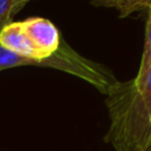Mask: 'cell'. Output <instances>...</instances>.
Returning <instances> with one entry per match:
<instances>
[{
    "mask_svg": "<svg viewBox=\"0 0 151 151\" xmlns=\"http://www.w3.org/2000/svg\"><path fill=\"white\" fill-rule=\"evenodd\" d=\"M21 23L36 53L33 60L47 58L58 49L63 37L52 21L44 17H29Z\"/></svg>",
    "mask_w": 151,
    "mask_h": 151,
    "instance_id": "3",
    "label": "cell"
},
{
    "mask_svg": "<svg viewBox=\"0 0 151 151\" xmlns=\"http://www.w3.org/2000/svg\"><path fill=\"white\" fill-rule=\"evenodd\" d=\"M145 151H151V143L149 145V146H147V149H146V150H145Z\"/></svg>",
    "mask_w": 151,
    "mask_h": 151,
    "instance_id": "9",
    "label": "cell"
},
{
    "mask_svg": "<svg viewBox=\"0 0 151 151\" xmlns=\"http://www.w3.org/2000/svg\"><path fill=\"white\" fill-rule=\"evenodd\" d=\"M110 126L105 141L115 151H145L151 143V73L141 86L119 82L106 94Z\"/></svg>",
    "mask_w": 151,
    "mask_h": 151,
    "instance_id": "1",
    "label": "cell"
},
{
    "mask_svg": "<svg viewBox=\"0 0 151 151\" xmlns=\"http://www.w3.org/2000/svg\"><path fill=\"white\" fill-rule=\"evenodd\" d=\"M15 16V0H0V32L9 23Z\"/></svg>",
    "mask_w": 151,
    "mask_h": 151,
    "instance_id": "7",
    "label": "cell"
},
{
    "mask_svg": "<svg viewBox=\"0 0 151 151\" xmlns=\"http://www.w3.org/2000/svg\"><path fill=\"white\" fill-rule=\"evenodd\" d=\"M147 11H149V17H147V24H146V40H145L143 55H142L138 74L134 78V81H135V83L138 86H141L151 73V3L149 8H147Z\"/></svg>",
    "mask_w": 151,
    "mask_h": 151,
    "instance_id": "6",
    "label": "cell"
},
{
    "mask_svg": "<svg viewBox=\"0 0 151 151\" xmlns=\"http://www.w3.org/2000/svg\"><path fill=\"white\" fill-rule=\"evenodd\" d=\"M31 0H15V15L19 12V11H21L24 7H25L27 3H29Z\"/></svg>",
    "mask_w": 151,
    "mask_h": 151,
    "instance_id": "8",
    "label": "cell"
},
{
    "mask_svg": "<svg viewBox=\"0 0 151 151\" xmlns=\"http://www.w3.org/2000/svg\"><path fill=\"white\" fill-rule=\"evenodd\" d=\"M0 45L15 55L28 58H36L33 45L21 21L9 23L0 32Z\"/></svg>",
    "mask_w": 151,
    "mask_h": 151,
    "instance_id": "4",
    "label": "cell"
},
{
    "mask_svg": "<svg viewBox=\"0 0 151 151\" xmlns=\"http://www.w3.org/2000/svg\"><path fill=\"white\" fill-rule=\"evenodd\" d=\"M90 1L101 7L114 8L118 11L121 17H126L134 12L147 9L151 0H90Z\"/></svg>",
    "mask_w": 151,
    "mask_h": 151,
    "instance_id": "5",
    "label": "cell"
},
{
    "mask_svg": "<svg viewBox=\"0 0 151 151\" xmlns=\"http://www.w3.org/2000/svg\"><path fill=\"white\" fill-rule=\"evenodd\" d=\"M17 66H44V68H52L65 72L89 82L105 96L118 82L110 69H107L102 64L94 63L81 56L70 45L66 44L64 39L61 40L58 49L52 56L42 60H33V58L15 55L0 45V72L5 69L17 68Z\"/></svg>",
    "mask_w": 151,
    "mask_h": 151,
    "instance_id": "2",
    "label": "cell"
}]
</instances>
